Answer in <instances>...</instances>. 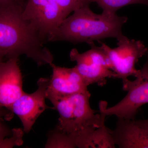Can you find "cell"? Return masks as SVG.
<instances>
[{"mask_svg": "<svg viewBox=\"0 0 148 148\" xmlns=\"http://www.w3.org/2000/svg\"><path fill=\"white\" fill-rule=\"evenodd\" d=\"M25 2H0V52L8 59L24 55L38 66H50L53 57L44 45L45 40L23 16Z\"/></svg>", "mask_w": 148, "mask_h": 148, "instance_id": "obj_1", "label": "cell"}, {"mask_svg": "<svg viewBox=\"0 0 148 148\" xmlns=\"http://www.w3.org/2000/svg\"><path fill=\"white\" fill-rule=\"evenodd\" d=\"M127 17L103 11L93 12L89 5L76 10L64 19L53 37L52 42L65 41L73 43L86 42L109 38L116 39L123 36L122 28Z\"/></svg>", "mask_w": 148, "mask_h": 148, "instance_id": "obj_2", "label": "cell"}, {"mask_svg": "<svg viewBox=\"0 0 148 148\" xmlns=\"http://www.w3.org/2000/svg\"><path fill=\"white\" fill-rule=\"evenodd\" d=\"M90 97L87 90L69 96L47 98L59 114L56 127L73 136L77 148H87L92 134L107 116L101 107L99 114L91 108Z\"/></svg>", "mask_w": 148, "mask_h": 148, "instance_id": "obj_3", "label": "cell"}, {"mask_svg": "<svg viewBox=\"0 0 148 148\" xmlns=\"http://www.w3.org/2000/svg\"><path fill=\"white\" fill-rule=\"evenodd\" d=\"M134 80L123 82V89L127 95L119 103L108 108L106 101H101L99 106L106 116H115L118 119L135 120L139 109L148 103V52L147 58L139 70Z\"/></svg>", "mask_w": 148, "mask_h": 148, "instance_id": "obj_4", "label": "cell"}, {"mask_svg": "<svg viewBox=\"0 0 148 148\" xmlns=\"http://www.w3.org/2000/svg\"><path fill=\"white\" fill-rule=\"evenodd\" d=\"M89 45L90 49L84 53L73 49L70 53L71 61L76 63L75 68L85 84L88 86L93 84L103 86L107 83L108 79L117 78L103 49L96 46L94 42Z\"/></svg>", "mask_w": 148, "mask_h": 148, "instance_id": "obj_5", "label": "cell"}, {"mask_svg": "<svg viewBox=\"0 0 148 148\" xmlns=\"http://www.w3.org/2000/svg\"><path fill=\"white\" fill-rule=\"evenodd\" d=\"M117 40V47L115 48H111L101 41L98 42L108 58L112 70L123 82L128 77L137 75L139 70L136 69V64L147 54L148 49L142 41L130 39L124 35Z\"/></svg>", "mask_w": 148, "mask_h": 148, "instance_id": "obj_6", "label": "cell"}, {"mask_svg": "<svg viewBox=\"0 0 148 148\" xmlns=\"http://www.w3.org/2000/svg\"><path fill=\"white\" fill-rule=\"evenodd\" d=\"M23 15L46 42L52 41L66 18L55 0H25Z\"/></svg>", "mask_w": 148, "mask_h": 148, "instance_id": "obj_7", "label": "cell"}, {"mask_svg": "<svg viewBox=\"0 0 148 148\" xmlns=\"http://www.w3.org/2000/svg\"><path fill=\"white\" fill-rule=\"evenodd\" d=\"M49 82V79H39L36 90L32 93L24 92L9 110L19 118L25 133H29L37 119L45 111L50 108L45 102Z\"/></svg>", "mask_w": 148, "mask_h": 148, "instance_id": "obj_8", "label": "cell"}, {"mask_svg": "<svg viewBox=\"0 0 148 148\" xmlns=\"http://www.w3.org/2000/svg\"><path fill=\"white\" fill-rule=\"evenodd\" d=\"M24 92L18 58L3 61L0 64V108L9 110Z\"/></svg>", "mask_w": 148, "mask_h": 148, "instance_id": "obj_9", "label": "cell"}, {"mask_svg": "<svg viewBox=\"0 0 148 148\" xmlns=\"http://www.w3.org/2000/svg\"><path fill=\"white\" fill-rule=\"evenodd\" d=\"M52 73L49 79L47 90V98L49 97H64L87 91L88 86L75 67L65 68L50 65Z\"/></svg>", "mask_w": 148, "mask_h": 148, "instance_id": "obj_10", "label": "cell"}, {"mask_svg": "<svg viewBox=\"0 0 148 148\" xmlns=\"http://www.w3.org/2000/svg\"><path fill=\"white\" fill-rule=\"evenodd\" d=\"M112 135L120 148H148V127L138 120L118 119Z\"/></svg>", "mask_w": 148, "mask_h": 148, "instance_id": "obj_11", "label": "cell"}, {"mask_svg": "<svg viewBox=\"0 0 148 148\" xmlns=\"http://www.w3.org/2000/svg\"><path fill=\"white\" fill-rule=\"evenodd\" d=\"M45 147L75 148L77 147L73 136L62 132L56 127L47 133V140Z\"/></svg>", "mask_w": 148, "mask_h": 148, "instance_id": "obj_12", "label": "cell"}, {"mask_svg": "<svg viewBox=\"0 0 148 148\" xmlns=\"http://www.w3.org/2000/svg\"><path fill=\"white\" fill-rule=\"evenodd\" d=\"M103 12L116 14L120 9L133 4H143L148 6V0H93Z\"/></svg>", "mask_w": 148, "mask_h": 148, "instance_id": "obj_13", "label": "cell"}, {"mask_svg": "<svg viewBox=\"0 0 148 148\" xmlns=\"http://www.w3.org/2000/svg\"><path fill=\"white\" fill-rule=\"evenodd\" d=\"M63 12L65 17L76 10L94 2L93 0H55Z\"/></svg>", "mask_w": 148, "mask_h": 148, "instance_id": "obj_14", "label": "cell"}, {"mask_svg": "<svg viewBox=\"0 0 148 148\" xmlns=\"http://www.w3.org/2000/svg\"><path fill=\"white\" fill-rule=\"evenodd\" d=\"M13 114V113L9 110L0 108V144L12 134V130L5 124L4 121L10 119Z\"/></svg>", "mask_w": 148, "mask_h": 148, "instance_id": "obj_15", "label": "cell"}, {"mask_svg": "<svg viewBox=\"0 0 148 148\" xmlns=\"http://www.w3.org/2000/svg\"><path fill=\"white\" fill-rule=\"evenodd\" d=\"M24 130L21 128H14L9 138H5L0 144V148H12L21 146L23 144Z\"/></svg>", "mask_w": 148, "mask_h": 148, "instance_id": "obj_16", "label": "cell"}, {"mask_svg": "<svg viewBox=\"0 0 148 148\" xmlns=\"http://www.w3.org/2000/svg\"><path fill=\"white\" fill-rule=\"evenodd\" d=\"M138 121L142 125L145 127H148V119L147 120H138Z\"/></svg>", "mask_w": 148, "mask_h": 148, "instance_id": "obj_17", "label": "cell"}, {"mask_svg": "<svg viewBox=\"0 0 148 148\" xmlns=\"http://www.w3.org/2000/svg\"><path fill=\"white\" fill-rule=\"evenodd\" d=\"M4 58V56L0 52V64L3 61V59Z\"/></svg>", "mask_w": 148, "mask_h": 148, "instance_id": "obj_18", "label": "cell"}, {"mask_svg": "<svg viewBox=\"0 0 148 148\" xmlns=\"http://www.w3.org/2000/svg\"><path fill=\"white\" fill-rule=\"evenodd\" d=\"M9 1V0H0V2L1 1Z\"/></svg>", "mask_w": 148, "mask_h": 148, "instance_id": "obj_19", "label": "cell"}]
</instances>
